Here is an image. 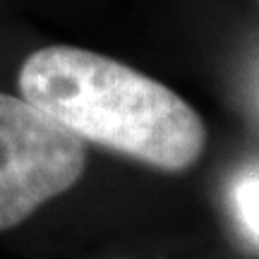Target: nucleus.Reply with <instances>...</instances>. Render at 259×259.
Masks as SVG:
<instances>
[{
  "mask_svg": "<svg viewBox=\"0 0 259 259\" xmlns=\"http://www.w3.org/2000/svg\"><path fill=\"white\" fill-rule=\"evenodd\" d=\"M22 99L82 142L144 166L180 173L204 154L206 130L192 106L166 84L108 56L46 46L22 63Z\"/></svg>",
  "mask_w": 259,
  "mask_h": 259,
  "instance_id": "nucleus-1",
  "label": "nucleus"
},
{
  "mask_svg": "<svg viewBox=\"0 0 259 259\" xmlns=\"http://www.w3.org/2000/svg\"><path fill=\"white\" fill-rule=\"evenodd\" d=\"M84 168L87 147L74 132L22 96L0 94V231L67 192Z\"/></svg>",
  "mask_w": 259,
  "mask_h": 259,
  "instance_id": "nucleus-2",
  "label": "nucleus"
},
{
  "mask_svg": "<svg viewBox=\"0 0 259 259\" xmlns=\"http://www.w3.org/2000/svg\"><path fill=\"white\" fill-rule=\"evenodd\" d=\"M235 204L247 231L259 238V178H247L235 187Z\"/></svg>",
  "mask_w": 259,
  "mask_h": 259,
  "instance_id": "nucleus-3",
  "label": "nucleus"
}]
</instances>
